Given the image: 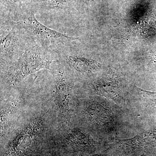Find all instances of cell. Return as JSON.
Segmentation results:
<instances>
[{
  "instance_id": "5",
  "label": "cell",
  "mask_w": 156,
  "mask_h": 156,
  "mask_svg": "<svg viewBox=\"0 0 156 156\" xmlns=\"http://www.w3.org/2000/svg\"><path fill=\"white\" fill-rule=\"evenodd\" d=\"M58 63L59 67L56 71L54 82V101L62 115L68 121L71 118L72 82L69 77L68 71L60 62Z\"/></svg>"
},
{
  "instance_id": "12",
  "label": "cell",
  "mask_w": 156,
  "mask_h": 156,
  "mask_svg": "<svg viewBox=\"0 0 156 156\" xmlns=\"http://www.w3.org/2000/svg\"><path fill=\"white\" fill-rule=\"evenodd\" d=\"M144 156V155H141V156Z\"/></svg>"
},
{
  "instance_id": "6",
  "label": "cell",
  "mask_w": 156,
  "mask_h": 156,
  "mask_svg": "<svg viewBox=\"0 0 156 156\" xmlns=\"http://www.w3.org/2000/svg\"><path fill=\"white\" fill-rule=\"evenodd\" d=\"M42 121L36 119L15 136L8 148L7 156H24L31 148L41 128Z\"/></svg>"
},
{
  "instance_id": "7",
  "label": "cell",
  "mask_w": 156,
  "mask_h": 156,
  "mask_svg": "<svg viewBox=\"0 0 156 156\" xmlns=\"http://www.w3.org/2000/svg\"><path fill=\"white\" fill-rule=\"evenodd\" d=\"M90 88L96 95L112 98L115 101L119 99L118 86L114 82H108L101 79L93 82Z\"/></svg>"
},
{
  "instance_id": "4",
  "label": "cell",
  "mask_w": 156,
  "mask_h": 156,
  "mask_svg": "<svg viewBox=\"0 0 156 156\" xmlns=\"http://www.w3.org/2000/svg\"><path fill=\"white\" fill-rule=\"evenodd\" d=\"M88 0H33L36 14L56 22H65Z\"/></svg>"
},
{
  "instance_id": "1",
  "label": "cell",
  "mask_w": 156,
  "mask_h": 156,
  "mask_svg": "<svg viewBox=\"0 0 156 156\" xmlns=\"http://www.w3.org/2000/svg\"><path fill=\"white\" fill-rule=\"evenodd\" d=\"M36 14L30 5L8 13H1V17H7L17 23L33 41L47 50L53 51L59 45L80 38L69 36L46 26L37 19Z\"/></svg>"
},
{
  "instance_id": "2",
  "label": "cell",
  "mask_w": 156,
  "mask_h": 156,
  "mask_svg": "<svg viewBox=\"0 0 156 156\" xmlns=\"http://www.w3.org/2000/svg\"><path fill=\"white\" fill-rule=\"evenodd\" d=\"M58 62V56L54 51L44 49L33 41L18 61L2 72H5V82L13 86L41 70H52L50 69L51 64Z\"/></svg>"
},
{
  "instance_id": "10",
  "label": "cell",
  "mask_w": 156,
  "mask_h": 156,
  "mask_svg": "<svg viewBox=\"0 0 156 156\" xmlns=\"http://www.w3.org/2000/svg\"><path fill=\"white\" fill-rule=\"evenodd\" d=\"M135 148L156 144V129L143 132L131 139Z\"/></svg>"
},
{
  "instance_id": "9",
  "label": "cell",
  "mask_w": 156,
  "mask_h": 156,
  "mask_svg": "<svg viewBox=\"0 0 156 156\" xmlns=\"http://www.w3.org/2000/svg\"><path fill=\"white\" fill-rule=\"evenodd\" d=\"M66 140L71 145L81 148L90 147L92 142L87 135L78 130L69 131L66 134Z\"/></svg>"
},
{
  "instance_id": "8",
  "label": "cell",
  "mask_w": 156,
  "mask_h": 156,
  "mask_svg": "<svg viewBox=\"0 0 156 156\" xmlns=\"http://www.w3.org/2000/svg\"><path fill=\"white\" fill-rule=\"evenodd\" d=\"M87 113L89 119L96 124L103 125L110 121L108 111L100 104H89L87 107Z\"/></svg>"
},
{
  "instance_id": "3",
  "label": "cell",
  "mask_w": 156,
  "mask_h": 156,
  "mask_svg": "<svg viewBox=\"0 0 156 156\" xmlns=\"http://www.w3.org/2000/svg\"><path fill=\"white\" fill-rule=\"evenodd\" d=\"M0 41L2 71L18 61L29 44L34 41L17 23L3 17H1Z\"/></svg>"
},
{
  "instance_id": "11",
  "label": "cell",
  "mask_w": 156,
  "mask_h": 156,
  "mask_svg": "<svg viewBox=\"0 0 156 156\" xmlns=\"http://www.w3.org/2000/svg\"><path fill=\"white\" fill-rule=\"evenodd\" d=\"M33 0H0L1 13H8L31 5Z\"/></svg>"
}]
</instances>
